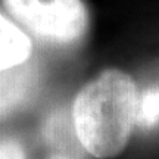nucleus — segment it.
<instances>
[{"label": "nucleus", "instance_id": "nucleus-1", "mask_svg": "<svg viewBox=\"0 0 159 159\" xmlns=\"http://www.w3.org/2000/svg\"><path fill=\"white\" fill-rule=\"evenodd\" d=\"M136 84L128 74L108 69L80 90L72 105V125L80 144L100 159L125 149L137 121Z\"/></svg>", "mask_w": 159, "mask_h": 159}, {"label": "nucleus", "instance_id": "nucleus-2", "mask_svg": "<svg viewBox=\"0 0 159 159\" xmlns=\"http://www.w3.org/2000/svg\"><path fill=\"white\" fill-rule=\"evenodd\" d=\"M7 12L30 33L50 44H72L89 28L81 0H3Z\"/></svg>", "mask_w": 159, "mask_h": 159}, {"label": "nucleus", "instance_id": "nucleus-3", "mask_svg": "<svg viewBox=\"0 0 159 159\" xmlns=\"http://www.w3.org/2000/svg\"><path fill=\"white\" fill-rule=\"evenodd\" d=\"M35 89L37 72L25 62L0 71V116L7 115L31 99Z\"/></svg>", "mask_w": 159, "mask_h": 159}, {"label": "nucleus", "instance_id": "nucleus-4", "mask_svg": "<svg viewBox=\"0 0 159 159\" xmlns=\"http://www.w3.org/2000/svg\"><path fill=\"white\" fill-rule=\"evenodd\" d=\"M30 55L28 35L0 13V71L27 62Z\"/></svg>", "mask_w": 159, "mask_h": 159}, {"label": "nucleus", "instance_id": "nucleus-5", "mask_svg": "<svg viewBox=\"0 0 159 159\" xmlns=\"http://www.w3.org/2000/svg\"><path fill=\"white\" fill-rule=\"evenodd\" d=\"M143 128H155L159 125V83L143 91L137 105V121Z\"/></svg>", "mask_w": 159, "mask_h": 159}, {"label": "nucleus", "instance_id": "nucleus-6", "mask_svg": "<svg viewBox=\"0 0 159 159\" xmlns=\"http://www.w3.org/2000/svg\"><path fill=\"white\" fill-rule=\"evenodd\" d=\"M0 159H25V153L15 140H3L0 142Z\"/></svg>", "mask_w": 159, "mask_h": 159}, {"label": "nucleus", "instance_id": "nucleus-7", "mask_svg": "<svg viewBox=\"0 0 159 159\" xmlns=\"http://www.w3.org/2000/svg\"><path fill=\"white\" fill-rule=\"evenodd\" d=\"M49 159H72V158H69V156H65V155H53V156H50Z\"/></svg>", "mask_w": 159, "mask_h": 159}]
</instances>
